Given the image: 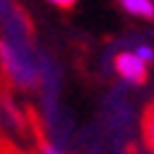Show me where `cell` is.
Wrapping results in <instances>:
<instances>
[{"instance_id": "cell-1", "label": "cell", "mask_w": 154, "mask_h": 154, "mask_svg": "<svg viewBox=\"0 0 154 154\" xmlns=\"http://www.w3.org/2000/svg\"><path fill=\"white\" fill-rule=\"evenodd\" d=\"M0 61H3L5 72L11 75V80L16 85H21V88L37 85V66L32 64V59L19 43H8V40L0 43Z\"/></svg>"}, {"instance_id": "cell-2", "label": "cell", "mask_w": 154, "mask_h": 154, "mask_svg": "<svg viewBox=\"0 0 154 154\" xmlns=\"http://www.w3.org/2000/svg\"><path fill=\"white\" fill-rule=\"evenodd\" d=\"M114 72L122 77L128 85H143L149 77V64L138 59L133 51H120L114 56Z\"/></svg>"}, {"instance_id": "cell-3", "label": "cell", "mask_w": 154, "mask_h": 154, "mask_svg": "<svg viewBox=\"0 0 154 154\" xmlns=\"http://www.w3.org/2000/svg\"><path fill=\"white\" fill-rule=\"evenodd\" d=\"M120 8L130 16H138V19H152L154 16L152 0H120Z\"/></svg>"}, {"instance_id": "cell-4", "label": "cell", "mask_w": 154, "mask_h": 154, "mask_svg": "<svg viewBox=\"0 0 154 154\" xmlns=\"http://www.w3.org/2000/svg\"><path fill=\"white\" fill-rule=\"evenodd\" d=\"M133 53H136L138 59H143L146 64H152V59H154V51H152V45H146V43H141V45L136 48Z\"/></svg>"}, {"instance_id": "cell-5", "label": "cell", "mask_w": 154, "mask_h": 154, "mask_svg": "<svg viewBox=\"0 0 154 154\" xmlns=\"http://www.w3.org/2000/svg\"><path fill=\"white\" fill-rule=\"evenodd\" d=\"M51 5H56V8H75L77 0H48Z\"/></svg>"}, {"instance_id": "cell-6", "label": "cell", "mask_w": 154, "mask_h": 154, "mask_svg": "<svg viewBox=\"0 0 154 154\" xmlns=\"http://www.w3.org/2000/svg\"><path fill=\"white\" fill-rule=\"evenodd\" d=\"M43 154H66V152H61V149H56V146L45 143V146H43Z\"/></svg>"}]
</instances>
